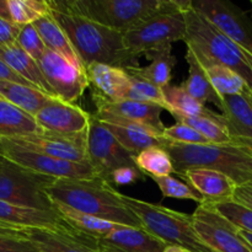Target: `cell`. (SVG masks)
<instances>
[{
    "mask_svg": "<svg viewBox=\"0 0 252 252\" xmlns=\"http://www.w3.org/2000/svg\"><path fill=\"white\" fill-rule=\"evenodd\" d=\"M51 14L63 29L84 66L101 63L117 68H139L138 54L126 47L122 32L61 9L48 1Z\"/></svg>",
    "mask_w": 252,
    "mask_h": 252,
    "instance_id": "6da1fadb",
    "label": "cell"
},
{
    "mask_svg": "<svg viewBox=\"0 0 252 252\" xmlns=\"http://www.w3.org/2000/svg\"><path fill=\"white\" fill-rule=\"evenodd\" d=\"M144 176L145 175L138 167H122V169L113 171L107 179V181L112 185L123 186V185H129L143 180Z\"/></svg>",
    "mask_w": 252,
    "mask_h": 252,
    "instance_id": "b9f144b4",
    "label": "cell"
},
{
    "mask_svg": "<svg viewBox=\"0 0 252 252\" xmlns=\"http://www.w3.org/2000/svg\"><path fill=\"white\" fill-rule=\"evenodd\" d=\"M251 5H252V1H251Z\"/></svg>",
    "mask_w": 252,
    "mask_h": 252,
    "instance_id": "f5cc1de1",
    "label": "cell"
},
{
    "mask_svg": "<svg viewBox=\"0 0 252 252\" xmlns=\"http://www.w3.org/2000/svg\"><path fill=\"white\" fill-rule=\"evenodd\" d=\"M240 234H241V236L245 239L246 243H248L249 245H250V248L252 249V234L246 233V231H244V230H240Z\"/></svg>",
    "mask_w": 252,
    "mask_h": 252,
    "instance_id": "f907efd6",
    "label": "cell"
},
{
    "mask_svg": "<svg viewBox=\"0 0 252 252\" xmlns=\"http://www.w3.org/2000/svg\"><path fill=\"white\" fill-rule=\"evenodd\" d=\"M0 97L5 98L33 117H36L37 113L52 98H54L33 86L22 85L6 80H0Z\"/></svg>",
    "mask_w": 252,
    "mask_h": 252,
    "instance_id": "83f0119b",
    "label": "cell"
},
{
    "mask_svg": "<svg viewBox=\"0 0 252 252\" xmlns=\"http://www.w3.org/2000/svg\"><path fill=\"white\" fill-rule=\"evenodd\" d=\"M129 75L132 89L142 96L144 102L157 103V105L161 106L164 110L170 111V107L169 105H167L166 100H165V96L161 88L154 85V84H152L150 81L144 80V79L142 78H138V76L135 75H132V74H129Z\"/></svg>",
    "mask_w": 252,
    "mask_h": 252,
    "instance_id": "f35d334b",
    "label": "cell"
},
{
    "mask_svg": "<svg viewBox=\"0 0 252 252\" xmlns=\"http://www.w3.org/2000/svg\"><path fill=\"white\" fill-rule=\"evenodd\" d=\"M0 80H6V81H12V83H17V84H22V85H27V86H33L31 83H29L27 80H25L24 78H21L20 75H17L14 70L9 68L4 62L0 59ZM36 88V86H33Z\"/></svg>",
    "mask_w": 252,
    "mask_h": 252,
    "instance_id": "f6af8a7d",
    "label": "cell"
},
{
    "mask_svg": "<svg viewBox=\"0 0 252 252\" xmlns=\"http://www.w3.org/2000/svg\"><path fill=\"white\" fill-rule=\"evenodd\" d=\"M191 6L243 51L252 54V22L240 7L228 0H191Z\"/></svg>",
    "mask_w": 252,
    "mask_h": 252,
    "instance_id": "7c38bea8",
    "label": "cell"
},
{
    "mask_svg": "<svg viewBox=\"0 0 252 252\" xmlns=\"http://www.w3.org/2000/svg\"><path fill=\"white\" fill-rule=\"evenodd\" d=\"M47 193L54 203L120 225L143 228L139 218L125 203L112 184L102 177L57 179Z\"/></svg>",
    "mask_w": 252,
    "mask_h": 252,
    "instance_id": "7a4b0ae2",
    "label": "cell"
},
{
    "mask_svg": "<svg viewBox=\"0 0 252 252\" xmlns=\"http://www.w3.org/2000/svg\"><path fill=\"white\" fill-rule=\"evenodd\" d=\"M38 65L54 95L65 102L78 101L90 86L86 70L51 49H47L38 61Z\"/></svg>",
    "mask_w": 252,
    "mask_h": 252,
    "instance_id": "4fadbf2b",
    "label": "cell"
},
{
    "mask_svg": "<svg viewBox=\"0 0 252 252\" xmlns=\"http://www.w3.org/2000/svg\"><path fill=\"white\" fill-rule=\"evenodd\" d=\"M244 52H245V51H244ZM245 54H246V57H248L249 62H250V63H251V65H252V54L248 53V52H245Z\"/></svg>",
    "mask_w": 252,
    "mask_h": 252,
    "instance_id": "816d5d0a",
    "label": "cell"
},
{
    "mask_svg": "<svg viewBox=\"0 0 252 252\" xmlns=\"http://www.w3.org/2000/svg\"><path fill=\"white\" fill-rule=\"evenodd\" d=\"M54 207H56V211L58 212L62 219L68 225L95 239L103 238V236L108 235L121 226L120 224L102 220V219L79 212L76 209L70 208V207L64 206V204L54 203Z\"/></svg>",
    "mask_w": 252,
    "mask_h": 252,
    "instance_id": "4dcf8cb0",
    "label": "cell"
},
{
    "mask_svg": "<svg viewBox=\"0 0 252 252\" xmlns=\"http://www.w3.org/2000/svg\"><path fill=\"white\" fill-rule=\"evenodd\" d=\"M0 17L11 21V19H10L9 6H7V0H0Z\"/></svg>",
    "mask_w": 252,
    "mask_h": 252,
    "instance_id": "7dc6e473",
    "label": "cell"
},
{
    "mask_svg": "<svg viewBox=\"0 0 252 252\" xmlns=\"http://www.w3.org/2000/svg\"><path fill=\"white\" fill-rule=\"evenodd\" d=\"M164 252H193L191 250H187V249L181 248V246H174V245H169L166 246Z\"/></svg>",
    "mask_w": 252,
    "mask_h": 252,
    "instance_id": "c3c4849f",
    "label": "cell"
},
{
    "mask_svg": "<svg viewBox=\"0 0 252 252\" xmlns=\"http://www.w3.org/2000/svg\"><path fill=\"white\" fill-rule=\"evenodd\" d=\"M43 132L36 118L0 97V138H16Z\"/></svg>",
    "mask_w": 252,
    "mask_h": 252,
    "instance_id": "484cf974",
    "label": "cell"
},
{
    "mask_svg": "<svg viewBox=\"0 0 252 252\" xmlns=\"http://www.w3.org/2000/svg\"><path fill=\"white\" fill-rule=\"evenodd\" d=\"M179 176L209 202L230 201L238 187L229 176L209 169H189Z\"/></svg>",
    "mask_w": 252,
    "mask_h": 252,
    "instance_id": "44dd1931",
    "label": "cell"
},
{
    "mask_svg": "<svg viewBox=\"0 0 252 252\" xmlns=\"http://www.w3.org/2000/svg\"><path fill=\"white\" fill-rule=\"evenodd\" d=\"M186 47L193 52L197 61L199 62L201 66L206 71L207 76H208L209 81L213 85L214 90L219 95H240V94H244L246 90H249L244 79L238 73L231 70L228 66L208 58V57L204 56L202 52H199L194 47L189 46V44H186Z\"/></svg>",
    "mask_w": 252,
    "mask_h": 252,
    "instance_id": "603a6c76",
    "label": "cell"
},
{
    "mask_svg": "<svg viewBox=\"0 0 252 252\" xmlns=\"http://www.w3.org/2000/svg\"><path fill=\"white\" fill-rule=\"evenodd\" d=\"M0 252H39L36 246L24 238L0 235Z\"/></svg>",
    "mask_w": 252,
    "mask_h": 252,
    "instance_id": "60d3db41",
    "label": "cell"
},
{
    "mask_svg": "<svg viewBox=\"0 0 252 252\" xmlns=\"http://www.w3.org/2000/svg\"><path fill=\"white\" fill-rule=\"evenodd\" d=\"M56 180L20 166L0 155V201L41 211H56L47 193Z\"/></svg>",
    "mask_w": 252,
    "mask_h": 252,
    "instance_id": "ba28073f",
    "label": "cell"
},
{
    "mask_svg": "<svg viewBox=\"0 0 252 252\" xmlns=\"http://www.w3.org/2000/svg\"><path fill=\"white\" fill-rule=\"evenodd\" d=\"M0 221L21 228H56L63 223L57 211H41L0 201Z\"/></svg>",
    "mask_w": 252,
    "mask_h": 252,
    "instance_id": "cb8c5ba5",
    "label": "cell"
},
{
    "mask_svg": "<svg viewBox=\"0 0 252 252\" xmlns=\"http://www.w3.org/2000/svg\"><path fill=\"white\" fill-rule=\"evenodd\" d=\"M85 69L94 95L107 101L127 100L132 84L126 69L101 63L89 64Z\"/></svg>",
    "mask_w": 252,
    "mask_h": 252,
    "instance_id": "ac0fdd59",
    "label": "cell"
},
{
    "mask_svg": "<svg viewBox=\"0 0 252 252\" xmlns=\"http://www.w3.org/2000/svg\"><path fill=\"white\" fill-rule=\"evenodd\" d=\"M234 142H238L240 143V144L245 145V147L252 153V139H239V140H234Z\"/></svg>",
    "mask_w": 252,
    "mask_h": 252,
    "instance_id": "681fc988",
    "label": "cell"
},
{
    "mask_svg": "<svg viewBox=\"0 0 252 252\" xmlns=\"http://www.w3.org/2000/svg\"><path fill=\"white\" fill-rule=\"evenodd\" d=\"M171 49L172 44H166V46L152 49L145 53V57L152 61L149 65L129 69L127 71L132 75L150 81L159 88H165L171 81L172 69L177 63L176 56L172 54Z\"/></svg>",
    "mask_w": 252,
    "mask_h": 252,
    "instance_id": "d4e9b609",
    "label": "cell"
},
{
    "mask_svg": "<svg viewBox=\"0 0 252 252\" xmlns=\"http://www.w3.org/2000/svg\"><path fill=\"white\" fill-rule=\"evenodd\" d=\"M33 26L36 27L39 36L43 39L47 49H51V51L61 54L64 58L68 59L69 62H71L75 66L86 70L84 64L81 63L80 58H79L78 53L74 49L73 44L69 41L66 33L59 26L58 22L54 20L51 12L46 16L38 19L36 22H33Z\"/></svg>",
    "mask_w": 252,
    "mask_h": 252,
    "instance_id": "4316f807",
    "label": "cell"
},
{
    "mask_svg": "<svg viewBox=\"0 0 252 252\" xmlns=\"http://www.w3.org/2000/svg\"><path fill=\"white\" fill-rule=\"evenodd\" d=\"M22 26H19L10 20L0 17V47L9 46L17 42Z\"/></svg>",
    "mask_w": 252,
    "mask_h": 252,
    "instance_id": "7bdbcfd3",
    "label": "cell"
},
{
    "mask_svg": "<svg viewBox=\"0 0 252 252\" xmlns=\"http://www.w3.org/2000/svg\"><path fill=\"white\" fill-rule=\"evenodd\" d=\"M209 207L216 209L219 214L228 219L231 224L240 230L252 234V209L239 202L230 199L223 202H209L204 201Z\"/></svg>",
    "mask_w": 252,
    "mask_h": 252,
    "instance_id": "d590c367",
    "label": "cell"
},
{
    "mask_svg": "<svg viewBox=\"0 0 252 252\" xmlns=\"http://www.w3.org/2000/svg\"><path fill=\"white\" fill-rule=\"evenodd\" d=\"M98 246L102 252H164L167 245L143 228L121 225L98 239Z\"/></svg>",
    "mask_w": 252,
    "mask_h": 252,
    "instance_id": "d6986e66",
    "label": "cell"
},
{
    "mask_svg": "<svg viewBox=\"0 0 252 252\" xmlns=\"http://www.w3.org/2000/svg\"><path fill=\"white\" fill-rule=\"evenodd\" d=\"M221 117L231 140L252 139V93L223 96Z\"/></svg>",
    "mask_w": 252,
    "mask_h": 252,
    "instance_id": "ffe728a7",
    "label": "cell"
},
{
    "mask_svg": "<svg viewBox=\"0 0 252 252\" xmlns=\"http://www.w3.org/2000/svg\"><path fill=\"white\" fill-rule=\"evenodd\" d=\"M0 59L17 75L24 78L25 80L31 83L37 89L46 93L47 95L57 97L51 86L44 79L43 73L38 65V62L34 61L31 56H29L17 42L9 44V46L0 47Z\"/></svg>",
    "mask_w": 252,
    "mask_h": 252,
    "instance_id": "7402d4cb",
    "label": "cell"
},
{
    "mask_svg": "<svg viewBox=\"0 0 252 252\" xmlns=\"http://www.w3.org/2000/svg\"><path fill=\"white\" fill-rule=\"evenodd\" d=\"M88 157L90 164L97 170L98 176L105 180L122 167H138L135 158L118 143L115 135L94 115L89 126Z\"/></svg>",
    "mask_w": 252,
    "mask_h": 252,
    "instance_id": "30bf717a",
    "label": "cell"
},
{
    "mask_svg": "<svg viewBox=\"0 0 252 252\" xmlns=\"http://www.w3.org/2000/svg\"><path fill=\"white\" fill-rule=\"evenodd\" d=\"M191 216L199 238L214 252H252L240 229L207 203L199 204Z\"/></svg>",
    "mask_w": 252,
    "mask_h": 252,
    "instance_id": "8fae6325",
    "label": "cell"
},
{
    "mask_svg": "<svg viewBox=\"0 0 252 252\" xmlns=\"http://www.w3.org/2000/svg\"><path fill=\"white\" fill-rule=\"evenodd\" d=\"M177 122L185 123L201 133L209 143L216 144H223V143H230L231 138L225 128L220 123L204 117H187V116L179 115V113H171Z\"/></svg>",
    "mask_w": 252,
    "mask_h": 252,
    "instance_id": "e575fe53",
    "label": "cell"
},
{
    "mask_svg": "<svg viewBox=\"0 0 252 252\" xmlns=\"http://www.w3.org/2000/svg\"><path fill=\"white\" fill-rule=\"evenodd\" d=\"M0 155L20 166L54 179H91L98 176L97 170L90 162L80 164L56 159L20 147L7 138H0Z\"/></svg>",
    "mask_w": 252,
    "mask_h": 252,
    "instance_id": "9c48e42d",
    "label": "cell"
},
{
    "mask_svg": "<svg viewBox=\"0 0 252 252\" xmlns=\"http://www.w3.org/2000/svg\"><path fill=\"white\" fill-rule=\"evenodd\" d=\"M0 235L27 239L26 228H21V226H15V225H11V224L2 223V221H0Z\"/></svg>",
    "mask_w": 252,
    "mask_h": 252,
    "instance_id": "bcb514c9",
    "label": "cell"
},
{
    "mask_svg": "<svg viewBox=\"0 0 252 252\" xmlns=\"http://www.w3.org/2000/svg\"><path fill=\"white\" fill-rule=\"evenodd\" d=\"M17 43L29 56H31L37 62L43 57V54L47 51L46 44H44L43 39L39 36L38 31L33 26V24L22 26L21 32L17 37Z\"/></svg>",
    "mask_w": 252,
    "mask_h": 252,
    "instance_id": "74e56055",
    "label": "cell"
},
{
    "mask_svg": "<svg viewBox=\"0 0 252 252\" xmlns=\"http://www.w3.org/2000/svg\"><path fill=\"white\" fill-rule=\"evenodd\" d=\"M162 93H164L165 100L170 107V113H179V115L187 116V117L211 118V120L220 123L224 127L223 117L220 113H217L207 108L206 105L192 97L181 85L169 84L162 88Z\"/></svg>",
    "mask_w": 252,
    "mask_h": 252,
    "instance_id": "f546056e",
    "label": "cell"
},
{
    "mask_svg": "<svg viewBox=\"0 0 252 252\" xmlns=\"http://www.w3.org/2000/svg\"><path fill=\"white\" fill-rule=\"evenodd\" d=\"M158 187L161 191L162 196L167 198H176V199H189V201L197 202L198 204H202L206 198L202 196L199 192H197L193 187L189 186V184L179 181L177 179L169 176H149Z\"/></svg>",
    "mask_w": 252,
    "mask_h": 252,
    "instance_id": "8d00e7d4",
    "label": "cell"
},
{
    "mask_svg": "<svg viewBox=\"0 0 252 252\" xmlns=\"http://www.w3.org/2000/svg\"><path fill=\"white\" fill-rule=\"evenodd\" d=\"M233 199L252 209V181L236 187Z\"/></svg>",
    "mask_w": 252,
    "mask_h": 252,
    "instance_id": "ee69618b",
    "label": "cell"
},
{
    "mask_svg": "<svg viewBox=\"0 0 252 252\" xmlns=\"http://www.w3.org/2000/svg\"><path fill=\"white\" fill-rule=\"evenodd\" d=\"M10 19L19 26L33 24L51 12L48 1L43 0H7Z\"/></svg>",
    "mask_w": 252,
    "mask_h": 252,
    "instance_id": "836d02e7",
    "label": "cell"
},
{
    "mask_svg": "<svg viewBox=\"0 0 252 252\" xmlns=\"http://www.w3.org/2000/svg\"><path fill=\"white\" fill-rule=\"evenodd\" d=\"M103 125L115 135L118 143L134 158L149 148H162L165 140H166L165 137H157V135L149 134V133L142 132V130L128 129V128L108 125V123H103Z\"/></svg>",
    "mask_w": 252,
    "mask_h": 252,
    "instance_id": "1f68e13d",
    "label": "cell"
},
{
    "mask_svg": "<svg viewBox=\"0 0 252 252\" xmlns=\"http://www.w3.org/2000/svg\"><path fill=\"white\" fill-rule=\"evenodd\" d=\"M52 5L126 33L167 6L170 0H62Z\"/></svg>",
    "mask_w": 252,
    "mask_h": 252,
    "instance_id": "8992f818",
    "label": "cell"
},
{
    "mask_svg": "<svg viewBox=\"0 0 252 252\" xmlns=\"http://www.w3.org/2000/svg\"><path fill=\"white\" fill-rule=\"evenodd\" d=\"M185 58L189 63V78L181 84L182 88L203 105H206V102H211L220 108L223 96L214 90L206 71L189 48H187Z\"/></svg>",
    "mask_w": 252,
    "mask_h": 252,
    "instance_id": "f1b7e54d",
    "label": "cell"
},
{
    "mask_svg": "<svg viewBox=\"0 0 252 252\" xmlns=\"http://www.w3.org/2000/svg\"><path fill=\"white\" fill-rule=\"evenodd\" d=\"M26 233L39 252H102L98 239L80 233L64 220L56 228H27Z\"/></svg>",
    "mask_w": 252,
    "mask_h": 252,
    "instance_id": "9a60e30c",
    "label": "cell"
},
{
    "mask_svg": "<svg viewBox=\"0 0 252 252\" xmlns=\"http://www.w3.org/2000/svg\"><path fill=\"white\" fill-rule=\"evenodd\" d=\"M162 149L170 154L177 175L189 169H209L229 176L238 186L252 181V153L234 140L223 144H182L166 139Z\"/></svg>",
    "mask_w": 252,
    "mask_h": 252,
    "instance_id": "3957f363",
    "label": "cell"
},
{
    "mask_svg": "<svg viewBox=\"0 0 252 252\" xmlns=\"http://www.w3.org/2000/svg\"><path fill=\"white\" fill-rule=\"evenodd\" d=\"M121 197L139 218L143 229L164 241L167 246H181L193 252H214L199 238L189 214L127 194L121 193Z\"/></svg>",
    "mask_w": 252,
    "mask_h": 252,
    "instance_id": "277c9868",
    "label": "cell"
},
{
    "mask_svg": "<svg viewBox=\"0 0 252 252\" xmlns=\"http://www.w3.org/2000/svg\"><path fill=\"white\" fill-rule=\"evenodd\" d=\"M91 117L93 115L90 112L79 106L54 97L34 118L43 130L62 134H75L88 129Z\"/></svg>",
    "mask_w": 252,
    "mask_h": 252,
    "instance_id": "2e32d148",
    "label": "cell"
},
{
    "mask_svg": "<svg viewBox=\"0 0 252 252\" xmlns=\"http://www.w3.org/2000/svg\"><path fill=\"white\" fill-rule=\"evenodd\" d=\"M88 134L89 128L75 134H62V133L43 130L39 134L7 138V139L20 147L42 153L56 159L85 164L90 162L88 157Z\"/></svg>",
    "mask_w": 252,
    "mask_h": 252,
    "instance_id": "5bb4252c",
    "label": "cell"
},
{
    "mask_svg": "<svg viewBox=\"0 0 252 252\" xmlns=\"http://www.w3.org/2000/svg\"><path fill=\"white\" fill-rule=\"evenodd\" d=\"M93 97L95 101L96 110L106 111L118 117L142 123L164 137L166 127L161 121V112L164 110L161 106L153 102H139V101L132 100L107 101L94 94Z\"/></svg>",
    "mask_w": 252,
    "mask_h": 252,
    "instance_id": "e0dca14e",
    "label": "cell"
},
{
    "mask_svg": "<svg viewBox=\"0 0 252 252\" xmlns=\"http://www.w3.org/2000/svg\"><path fill=\"white\" fill-rule=\"evenodd\" d=\"M187 2L189 0H170L167 6L123 33L126 47L140 56L152 49L185 41L187 26L184 10Z\"/></svg>",
    "mask_w": 252,
    "mask_h": 252,
    "instance_id": "52a82bcc",
    "label": "cell"
},
{
    "mask_svg": "<svg viewBox=\"0 0 252 252\" xmlns=\"http://www.w3.org/2000/svg\"><path fill=\"white\" fill-rule=\"evenodd\" d=\"M184 14L187 26L185 43L238 73L252 93V65L245 52L201 12L194 10L191 0L187 2Z\"/></svg>",
    "mask_w": 252,
    "mask_h": 252,
    "instance_id": "5b68a950",
    "label": "cell"
},
{
    "mask_svg": "<svg viewBox=\"0 0 252 252\" xmlns=\"http://www.w3.org/2000/svg\"><path fill=\"white\" fill-rule=\"evenodd\" d=\"M135 164L145 176H169L175 174L170 154L162 148H149L135 157Z\"/></svg>",
    "mask_w": 252,
    "mask_h": 252,
    "instance_id": "d6a6232c",
    "label": "cell"
},
{
    "mask_svg": "<svg viewBox=\"0 0 252 252\" xmlns=\"http://www.w3.org/2000/svg\"><path fill=\"white\" fill-rule=\"evenodd\" d=\"M164 137L167 140L182 143V144H207V143H209L201 133L189 127V125H185L181 122H176V125L166 127Z\"/></svg>",
    "mask_w": 252,
    "mask_h": 252,
    "instance_id": "ab89813d",
    "label": "cell"
}]
</instances>
